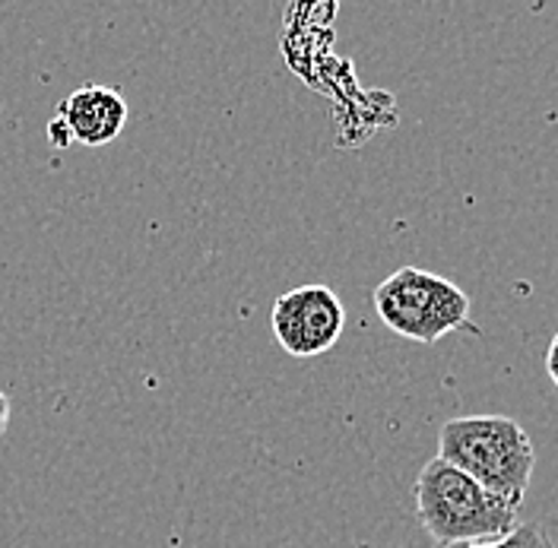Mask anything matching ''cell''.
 <instances>
[{"label":"cell","mask_w":558,"mask_h":548,"mask_svg":"<svg viewBox=\"0 0 558 548\" xmlns=\"http://www.w3.org/2000/svg\"><path fill=\"white\" fill-rule=\"evenodd\" d=\"M445 548H556L553 536L539 523H521L508 539L501 543H483V546H445Z\"/></svg>","instance_id":"obj_6"},{"label":"cell","mask_w":558,"mask_h":548,"mask_svg":"<svg viewBox=\"0 0 558 548\" xmlns=\"http://www.w3.org/2000/svg\"><path fill=\"white\" fill-rule=\"evenodd\" d=\"M438 460L480 482L495 498L521 508L536 470V450L508 415H460L438 431Z\"/></svg>","instance_id":"obj_1"},{"label":"cell","mask_w":558,"mask_h":548,"mask_svg":"<svg viewBox=\"0 0 558 548\" xmlns=\"http://www.w3.org/2000/svg\"><path fill=\"white\" fill-rule=\"evenodd\" d=\"M416 516L438 548L501 543L521 526L518 508L495 498L480 482L438 456L418 473Z\"/></svg>","instance_id":"obj_2"},{"label":"cell","mask_w":558,"mask_h":548,"mask_svg":"<svg viewBox=\"0 0 558 548\" xmlns=\"http://www.w3.org/2000/svg\"><path fill=\"white\" fill-rule=\"evenodd\" d=\"M270 327L279 349L292 358L330 352L347 330V308L330 285L308 282L274 302Z\"/></svg>","instance_id":"obj_4"},{"label":"cell","mask_w":558,"mask_h":548,"mask_svg":"<svg viewBox=\"0 0 558 548\" xmlns=\"http://www.w3.org/2000/svg\"><path fill=\"white\" fill-rule=\"evenodd\" d=\"M546 372H549V380L556 383L558 390V330L556 337H553V343L546 349Z\"/></svg>","instance_id":"obj_7"},{"label":"cell","mask_w":558,"mask_h":548,"mask_svg":"<svg viewBox=\"0 0 558 548\" xmlns=\"http://www.w3.org/2000/svg\"><path fill=\"white\" fill-rule=\"evenodd\" d=\"M372 305L381 324L403 340L432 345L448 333L473 327L470 295L448 279L418 267H400L378 282ZM476 330V327H473Z\"/></svg>","instance_id":"obj_3"},{"label":"cell","mask_w":558,"mask_h":548,"mask_svg":"<svg viewBox=\"0 0 558 548\" xmlns=\"http://www.w3.org/2000/svg\"><path fill=\"white\" fill-rule=\"evenodd\" d=\"M7 422H10V400H7V393L0 390V435L7 431Z\"/></svg>","instance_id":"obj_8"},{"label":"cell","mask_w":558,"mask_h":548,"mask_svg":"<svg viewBox=\"0 0 558 548\" xmlns=\"http://www.w3.org/2000/svg\"><path fill=\"white\" fill-rule=\"evenodd\" d=\"M54 118L68 131L70 143L99 149L121 137L128 124V102L118 89L93 83V86L70 93L68 99L58 105Z\"/></svg>","instance_id":"obj_5"}]
</instances>
